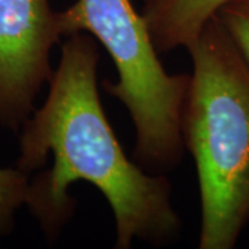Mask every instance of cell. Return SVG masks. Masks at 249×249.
<instances>
[{
	"label": "cell",
	"mask_w": 249,
	"mask_h": 249,
	"mask_svg": "<svg viewBox=\"0 0 249 249\" xmlns=\"http://www.w3.org/2000/svg\"><path fill=\"white\" fill-rule=\"evenodd\" d=\"M49 0H0V124L19 130L53 76L50 53L60 43Z\"/></svg>",
	"instance_id": "277c9868"
},
{
	"label": "cell",
	"mask_w": 249,
	"mask_h": 249,
	"mask_svg": "<svg viewBox=\"0 0 249 249\" xmlns=\"http://www.w3.org/2000/svg\"><path fill=\"white\" fill-rule=\"evenodd\" d=\"M186 50L181 139L199 187L198 248L232 249L249 224V64L216 14Z\"/></svg>",
	"instance_id": "7a4b0ae2"
},
{
	"label": "cell",
	"mask_w": 249,
	"mask_h": 249,
	"mask_svg": "<svg viewBox=\"0 0 249 249\" xmlns=\"http://www.w3.org/2000/svg\"><path fill=\"white\" fill-rule=\"evenodd\" d=\"M227 1L230 0H144L142 14L157 52L166 54L186 49Z\"/></svg>",
	"instance_id": "5b68a950"
},
{
	"label": "cell",
	"mask_w": 249,
	"mask_h": 249,
	"mask_svg": "<svg viewBox=\"0 0 249 249\" xmlns=\"http://www.w3.org/2000/svg\"><path fill=\"white\" fill-rule=\"evenodd\" d=\"M98 61L97 40L89 34L62 42L45 104L21 127L16 166L31 175L40 170L29 180L25 206L53 244L76 212L70 188L88 181L114 213L116 249H130L134 241L175 244L183 222L172 204L169 178L124 154L100 100Z\"/></svg>",
	"instance_id": "6da1fadb"
},
{
	"label": "cell",
	"mask_w": 249,
	"mask_h": 249,
	"mask_svg": "<svg viewBox=\"0 0 249 249\" xmlns=\"http://www.w3.org/2000/svg\"><path fill=\"white\" fill-rule=\"evenodd\" d=\"M216 16L249 64V0H230Z\"/></svg>",
	"instance_id": "52a82bcc"
},
{
	"label": "cell",
	"mask_w": 249,
	"mask_h": 249,
	"mask_svg": "<svg viewBox=\"0 0 249 249\" xmlns=\"http://www.w3.org/2000/svg\"><path fill=\"white\" fill-rule=\"evenodd\" d=\"M57 22L61 37L89 34L112 58L118 80H103V89L130 115L134 162L160 175L176 169L186 151L181 111L190 75L166 72L144 16L132 0H76L57 11Z\"/></svg>",
	"instance_id": "3957f363"
},
{
	"label": "cell",
	"mask_w": 249,
	"mask_h": 249,
	"mask_svg": "<svg viewBox=\"0 0 249 249\" xmlns=\"http://www.w3.org/2000/svg\"><path fill=\"white\" fill-rule=\"evenodd\" d=\"M31 173L16 168H0V238L14 230L17 212L25 206Z\"/></svg>",
	"instance_id": "8992f818"
}]
</instances>
